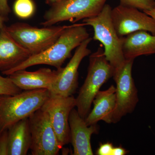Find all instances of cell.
<instances>
[{"label":"cell","instance_id":"1","mask_svg":"<svg viewBox=\"0 0 155 155\" xmlns=\"http://www.w3.org/2000/svg\"><path fill=\"white\" fill-rule=\"evenodd\" d=\"M85 25L84 22L69 25L55 42L47 49L31 56L17 67L2 72V74L8 76L16 71L38 65H49L60 69L65 61L70 57L72 51L90 37Z\"/></svg>","mask_w":155,"mask_h":155},{"label":"cell","instance_id":"2","mask_svg":"<svg viewBox=\"0 0 155 155\" xmlns=\"http://www.w3.org/2000/svg\"><path fill=\"white\" fill-rule=\"evenodd\" d=\"M47 89L26 90L14 95H0V133L41 109L50 97Z\"/></svg>","mask_w":155,"mask_h":155},{"label":"cell","instance_id":"3","mask_svg":"<svg viewBox=\"0 0 155 155\" xmlns=\"http://www.w3.org/2000/svg\"><path fill=\"white\" fill-rule=\"evenodd\" d=\"M114 71L101 47L90 55L87 75L75 98L78 112L81 118L85 119L88 115L95 97L103 84L113 77Z\"/></svg>","mask_w":155,"mask_h":155},{"label":"cell","instance_id":"4","mask_svg":"<svg viewBox=\"0 0 155 155\" xmlns=\"http://www.w3.org/2000/svg\"><path fill=\"white\" fill-rule=\"evenodd\" d=\"M112 9L110 5L106 4L97 15L83 19V22L93 28V39L101 43L106 59L116 69L121 67L126 60L122 51L123 37L119 36L114 27Z\"/></svg>","mask_w":155,"mask_h":155},{"label":"cell","instance_id":"5","mask_svg":"<svg viewBox=\"0 0 155 155\" xmlns=\"http://www.w3.org/2000/svg\"><path fill=\"white\" fill-rule=\"evenodd\" d=\"M107 0H61L46 12L41 22L49 27L64 21L75 22L99 14Z\"/></svg>","mask_w":155,"mask_h":155},{"label":"cell","instance_id":"6","mask_svg":"<svg viewBox=\"0 0 155 155\" xmlns=\"http://www.w3.org/2000/svg\"><path fill=\"white\" fill-rule=\"evenodd\" d=\"M69 25L38 28L25 23H16L5 26L6 30L31 55L47 49L55 42Z\"/></svg>","mask_w":155,"mask_h":155},{"label":"cell","instance_id":"7","mask_svg":"<svg viewBox=\"0 0 155 155\" xmlns=\"http://www.w3.org/2000/svg\"><path fill=\"white\" fill-rule=\"evenodd\" d=\"M134 61L125 60L121 67L114 71L113 77L116 83V105L113 123H117L123 116L132 113L138 102V91L132 76Z\"/></svg>","mask_w":155,"mask_h":155},{"label":"cell","instance_id":"8","mask_svg":"<svg viewBox=\"0 0 155 155\" xmlns=\"http://www.w3.org/2000/svg\"><path fill=\"white\" fill-rule=\"evenodd\" d=\"M33 155H57L61 149L48 114L41 108L28 117Z\"/></svg>","mask_w":155,"mask_h":155},{"label":"cell","instance_id":"9","mask_svg":"<svg viewBox=\"0 0 155 155\" xmlns=\"http://www.w3.org/2000/svg\"><path fill=\"white\" fill-rule=\"evenodd\" d=\"M75 107L76 100L73 95L67 97L50 96L41 108L48 116L61 149L71 143L69 116Z\"/></svg>","mask_w":155,"mask_h":155},{"label":"cell","instance_id":"10","mask_svg":"<svg viewBox=\"0 0 155 155\" xmlns=\"http://www.w3.org/2000/svg\"><path fill=\"white\" fill-rule=\"evenodd\" d=\"M136 8L119 5L111 11V17L119 36L124 37L138 31L155 35V20Z\"/></svg>","mask_w":155,"mask_h":155},{"label":"cell","instance_id":"11","mask_svg":"<svg viewBox=\"0 0 155 155\" xmlns=\"http://www.w3.org/2000/svg\"><path fill=\"white\" fill-rule=\"evenodd\" d=\"M93 38L89 37L76 48L65 67H61L59 76L49 91L50 96L67 97L73 95L78 86V69L81 61L91 54L88 45Z\"/></svg>","mask_w":155,"mask_h":155},{"label":"cell","instance_id":"12","mask_svg":"<svg viewBox=\"0 0 155 155\" xmlns=\"http://www.w3.org/2000/svg\"><path fill=\"white\" fill-rule=\"evenodd\" d=\"M61 68L57 70L40 68L33 72L23 69L16 71L8 76L12 82L22 91L45 89L49 91L59 76Z\"/></svg>","mask_w":155,"mask_h":155},{"label":"cell","instance_id":"13","mask_svg":"<svg viewBox=\"0 0 155 155\" xmlns=\"http://www.w3.org/2000/svg\"><path fill=\"white\" fill-rule=\"evenodd\" d=\"M69 122L71 134V143L74 155H93L91 138L98 131L96 125L87 126L77 110L72 109L69 115Z\"/></svg>","mask_w":155,"mask_h":155},{"label":"cell","instance_id":"14","mask_svg":"<svg viewBox=\"0 0 155 155\" xmlns=\"http://www.w3.org/2000/svg\"><path fill=\"white\" fill-rule=\"evenodd\" d=\"M31 56L28 50L8 33L4 25L0 31V72L13 69Z\"/></svg>","mask_w":155,"mask_h":155},{"label":"cell","instance_id":"15","mask_svg":"<svg viewBox=\"0 0 155 155\" xmlns=\"http://www.w3.org/2000/svg\"><path fill=\"white\" fill-rule=\"evenodd\" d=\"M92 104L93 109L84 119L87 126L96 125L100 121L112 123L116 105V87L112 85L107 90L99 91Z\"/></svg>","mask_w":155,"mask_h":155},{"label":"cell","instance_id":"16","mask_svg":"<svg viewBox=\"0 0 155 155\" xmlns=\"http://www.w3.org/2000/svg\"><path fill=\"white\" fill-rule=\"evenodd\" d=\"M122 51L125 60L155 54V35L145 31H135L123 37Z\"/></svg>","mask_w":155,"mask_h":155},{"label":"cell","instance_id":"17","mask_svg":"<svg viewBox=\"0 0 155 155\" xmlns=\"http://www.w3.org/2000/svg\"><path fill=\"white\" fill-rule=\"evenodd\" d=\"M9 155H26L30 150L31 135L28 118H25L8 129Z\"/></svg>","mask_w":155,"mask_h":155},{"label":"cell","instance_id":"18","mask_svg":"<svg viewBox=\"0 0 155 155\" xmlns=\"http://www.w3.org/2000/svg\"><path fill=\"white\" fill-rule=\"evenodd\" d=\"M35 10V5L32 0H16L14 3V13L20 19L30 18L33 16Z\"/></svg>","mask_w":155,"mask_h":155},{"label":"cell","instance_id":"19","mask_svg":"<svg viewBox=\"0 0 155 155\" xmlns=\"http://www.w3.org/2000/svg\"><path fill=\"white\" fill-rule=\"evenodd\" d=\"M22 91L11 81L9 76L0 75V95H14Z\"/></svg>","mask_w":155,"mask_h":155},{"label":"cell","instance_id":"20","mask_svg":"<svg viewBox=\"0 0 155 155\" xmlns=\"http://www.w3.org/2000/svg\"><path fill=\"white\" fill-rule=\"evenodd\" d=\"M120 5L132 7L143 11H148L154 8L152 0H120Z\"/></svg>","mask_w":155,"mask_h":155},{"label":"cell","instance_id":"21","mask_svg":"<svg viewBox=\"0 0 155 155\" xmlns=\"http://www.w3.org/2000/svg\"><path fill=\"white\" fill-rule=\"evenodd\" d=\"M0 155H9L8 129L0 133Z\"/></svg>","mask_w":155,"mask_h":155},{"label":"cell","instance_id":"22","mask_svg":"<svg viewBox=\"0 0 155 155\" xmlns=\"http://www.w3.org/2000/svg\"><path fill=\"white\" fill-rule=\"evenodd\" d=\"M114 147L110 143H101L98 148L96 154L98 155H112Z\"/></svg>","mask_w":155,"mask_h":155},{"label":"cell","instance_id":"23","mask_svg":"<svg viewBox=\"0 0 155 155\" xmlns=\"http://www.w3.org/2000/svg\"><path fill=\"white\" fill-rule=\"evenodd\" d=\"M10 8L8 4V0H0V13L4 18L8 15Z\"/></svg>","mask_w":155,"mask_h":155},{"label":"cell","instance_id":"24","mask_svg":"<svg viewBox=\"0 0 155 155\" xmlns=\"http://www.w3.org/2000/svg\"><path fill=\"white\" fill-rule=\"evenodd\" d=\"M127 153V151L122 146L114 147L112 151V155H125Z\"/></svg>","mask_w":155,"mask_h":155},{"label":"cell","instance_id":"25","mask_svg":"<svg viewBox=\"0 0 155 155\" xmlns=\"http://www.w3.org/2000/svg\"><path fill=\"white\" fill-rule=\"evenodd\" d=\"M143 12H144L145 13H146L147 14H148V15H149L150 17H152V18H153L155 20V8L151 9V10H148V11H143Z\"/></svg>","mask_w":155,"mask_h":155},{"label":"cell","instance_id":"26","mask_svg":"<svg viewBox=\"0 0 155 155\" xmlns=\"http://www.w3.org/2000/svg\"><path fill=\"white\" fill-rule=\"evenodd\" d=\"M4 19H5V18L2 16V14L0 13V31L4 27L3 22H4Z\"/></svg>","mask_w":155,"mask_h":155},{"label":"cell","instance_id":"27","mask_svg":"<svg viewBox=\"0 0 155 155\" xmlns=\"http://www.w3.org/2000/svg\"><path fill=\"white\" fill-rule=\"evenodd\" d=\"M60 1H61V0H46V2L48 4L53 5V4L58 2Z\"/></svg>","mask_w":155,"mask_h":155},{"label":"cell","instance_id":"28","mask_svg":"<svg viewBox=\"0 0 155 155\" xmlns=\"http://www.w3.org/2000/svg\"><path fill=\"white\" fill-rule=\"evenodd\" d=\"M154 8H155V1L154 2Z\"/></svg>","mask_w":155,"mask_h":155},{"label":"cell","instance_id":"29","mask_svg":"<svg viewBox=\"0 0 155 155\" xmlns=\"http://www.w3.org/2000/svg\"><path fill=\"white\" fill-rule=\"evenodd\" d=\"M152 1H154V2H155V0H152Z\"/></svg>","mask_w":155,"mask_h":155}]
</instances>
